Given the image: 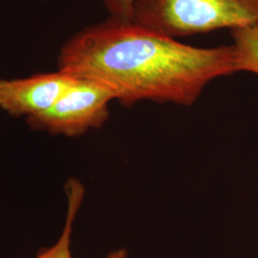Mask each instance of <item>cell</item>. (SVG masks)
Instances as JSON below:
<instances>
[{"label": "cell", "mask_w": 258, "mask_h": 258, "mask_svg": "<svg viewBox=\"0 0 258 258\" xmlns=\"http://www.w3.org/2000/svg\"><path fill=\"white\" fill-rule=\"evenodd\" d=\"M57 66L104 85L126 107L145 101L190 106L209 83L236 73L232 44L192 46L111 17L70 37Z\"/></svg>", "instance_id": "cell-1"}, {"label": "cell", "mask_w": 258, "mask_h": 258, "mask_svg": "<svg viewBox=\"0 0 258 258\" xmlns=\"http://www.w3.org/2000/svg\"><path fill=\"white\" fill-rule=\"evenodd\" d=\"M132 21L177 39L254 23L258 0H137Z\"/></svg>", "instance_id": "cell-2"}, {"label": "cell", "mask_w": 258, "mask_h": 258, "mask_svg": "<svg viewBox=\"0 0 258 258\" xmlns=\"http://www.w3.org/2000/svg\"><path fill=\"white\" fill-rule=\"evenodd\" d=\"M114 93L101 83L76 79L48 110L26 119L32 128L67 137L100 128L109 118Z\"/></svg>", "instance_id": "cell-3"}, {"label": "cell", "mask_w": 258, "mask_h": 258, "mask_svg": "<svg viewBox=\"0 0 258 258\" xmlns=\"http://www.w3.org/2000/svg\"><path fill=\"white\" fill-rule=\"evenodd\" d=\"M75 80L58 70L22 79H0V109L15 117L37 116L52 107Z\"/></svg>", "instance_id": "cell-4"}, {"label": "cell", "mask_w": 258, "mask_h": 258, "mask_svg": "<svg viewBox=\"0 0 258 258\" xmlns=\"http://www.w3.org/2000/svg\"><path fill=\"white\" fill-rule=\"evenodd\" d=\"M65 192L68 206L62 233L55 245L41 249L35 258H73L71 253V235L75 219L83 203L85 190L83 184L79 180L70 178L65 184ZM105 258H128V252L126 249H118L110 252Z\"/></svg>", "instance_id": "cell-5"}, {"label": "cell", "mask_w": 258, "mask_h": 258, "mask_svg": "<svg viewBox=\"0 0 258 258\" xmlns=\"http://www.w3.org/2000/svg\"><path fill=\"white\" fill-rule=\"evenodd\" d=\"M236 72L258 75V21L231 30Z\"/></svg>", "instance_id": "cell-6"}, {"label": "cell", "mask_w": 258, "mask_h": 258, "mask_svg": "<svg viewBox=\"0 0 258 258\" xmlns=\"http://www.w3.org/2000/svg\"><path fill=\"white\" fill-rule=\"evenodd\" d=\"M111 18L132 20L137 0H101Z\"/></svg>", "instance_id": "cell-7"}]
</instances>
